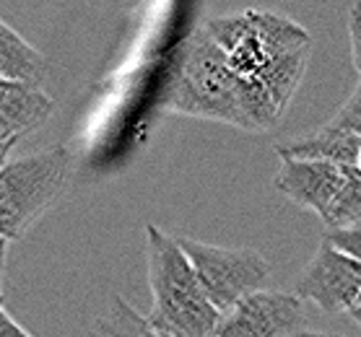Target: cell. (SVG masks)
Masks as SVG:
<instances>
[{
    "label": "cell",
    "instance_id": "cell-14",
    "mask_svg": "<svg viewBox=\"0 0 361 337\" xmlns=\"http://www.w3.org/2000/svg\"><path fill=\"white\" fill-rule=\"evenodd\" d=\"M330 127H336V130H345V132H353V135H361V81L359 86L353 89V94L348 96L343 107L338 109V115L330 120Z\"/></svg>",
    "mask_w": 361,
    "mask_h": 337
},
{
    "label": "cell",
    "instance_id": "cell-5",
    "mask_svg": "<svg viewBox=\"0 0 361 337\" xmlns=\"http://www.w3.org/2000/svg\"><path fill=\"white\" fill-rule=\"evenodd\" d=\"M177 244L219 314H226L250 293L263 291L271 278V262L257 249L216 247L185 236L177 239Z\"/></svg>",
    "mask_w": 361,
    "mask_h": 337
},
{
    "label": "cell",
    "instance_id": "cell-16",
    "mask_svg": "<svg viewBox=\"0 0 361 337\" xmlns=\"http://www.w3.org/2000/svg\"><path fill=\"white\" fill-rule=\"evenodd\" d=\"M348 37H351V60L361 78V3L351 6L348 11Z\"/></svg>",
    "mask_w": 361,
    "mask_h": 337
},
{
    "label": "cell",
    "instance_id": "cell-6",
    "mask_svg": "<svg viewBox=\"0 0 361 337\" xmlns=\"http://www.w3.org/2000/svg\"><path fill=\"white\" fill-rule=\"evenodd\" d=\"M304 319V301L294 291L263 288L221 314L216 337H294Z\"/></svg>",
    "mask_w": 361,
    "mask_h": 337
},
{
    "label": "cell",
    "instance_id": "cell-21",
    "mask_svg": "<svg viewBox=\"0 0 361 337\" xmlns=\"http://www.w3.org/2000/svg\"><path fill=\"white\" fill-rule=\"evenodd\" d=\"M13 146H16V143H0V164L6 161V156L11 153V148H13Z\"/></svg>",
    "mask_w": 361,
    "mask_h": 337
},
{
    "label": "cell",
    "instance_id": "cell-17",
    "mask_svg": "<svg viewBox=\"0 0 361 337\" xmlns=\"http://www.w3.org/2000/svg\"><path fill=\"white\" fill-rule=\"evenodd\" d=\"M0 337H32L21 324L11 319L8 312L3 309V304H0Z\"/></svg>",
    "mask_w": 361,
    "mask_h": 337
},
{
    "label": "cell",
    "instance_id": "cell-9",
    "mask_svg": "<svg viewBox=\"0 0 361 337\" xmlns=\"http://www.w3.org/2000/svg\"><path fill=\"white\" fill-rule=\"evenodd\" d=\"M52 109L55 101L42 89L0 81V143H16L37 130L49 120Z\"/></svg>",
    "mask_w": 361,
    "mask_h": 337
},
{
    "label": "cell",
    "instance_id": "cell-3",
    "mask_svg": "<svg viewBox=\"0 0 361 337\" xmlns=\"http://www.w3.org/2000/svg\"><path fill=\"white\" fill-rule=\"evenodd\" d=\"M203 26L224 52L231 73L245 81H257L276 60L312 44L302 24L276 11L247 8L211 16Z\"/></svg>",
    "mask_w": 361,
    "mask_h": 337
},
{
    "label": "cell",
    "instance_id": "cell-4",
    "mask_svg": "<svg viewBox=\"0 0 361 337\" xmlns=\"http://www.w3.org/2000/svg\"><path fill=\"white\" fill-rule=\"evenodd\" d=\"M73 172L68 148H49L39 153L0 164V236L18 241L29 234L37 218L60 198Z\"/></svg>",
    "mask_w": 361,
    "mask_h": 337
},
{
    "label": "cell",
    "instance_id": "cell-18",
    "mask_svg": "<svg viewBox=\"0 0 361 337\" xmlns=\"http://www.w3.org/2000/svg\"><path fill=\"white\" fill-rule=\"evenodd\" d=\"M294 337H343V335H338V332H317V329H302Z\"/></svg>",
    "mask_w": 361,
    "mask_h": 337
},
{
    "label": "cell",
    "instance_id": "cell-12",
    "mask_svg": "<svg viewBox=\"0 0 361 337\" xmlns=\"http://www.w3.org/2000/svg\"><path fill=\"white\" fill-rule=\"evenodd\" d=\"M86 337H151V327L125 298L115 296L109 306L91 322Z\"/></svg>",
    "mask_w": 361,
    "mask_h": 337
},
{
    "label": "cell",
    "instance_id": "cell-22",
    "mask_svg": "<svg viewBox=\"0 0 361 337\" xmlns=\"http://www.w3.org/2000/svg\"><path fill=\"white\" fill-rule=\"evenodd\" d=\"M353 172H359V174H361V153H359V161H356V169H353Z\"/></svg>",
    "mask_w": 361,
    "mask_h": 337
},
{
    "label": "cell",
    "instance_id": "cell-8",
    "mask_svg": "<svg viewBox=\"0 0 361 337\" xmlns=\"http://www.w3.org/2000/svg\"><path fill=\"white\" fill-rule=\"evenodd\" d=\"M348 169L322 161H281V169L276 174V189L286 195L299 208H307L322 218L343 189Z\"/></svg>",
    "mask_w": 361,
    "mask_h": 337
},
{
    "label": "cell",
    "instance_id": "cell-19",
    "mask_svg": "<svg viewBox=\"0 0 361 337\" xmlns=\"http://www.w3.org/2000/svg\"><path fill=\"white\" fill-rule=\"evenodd\" d=\"M348 317H351V319L361 327V293H359V298H356V304L348 309Z\"/></svg>",
    "mask_w": 361,
    "mask_h": 337
},
{
    "label": "cell",
    "instance_id": "cell-10",
    "mask_svg": "<svg viewBox=\"0 0 361 337\" xmlns=\"http://www.w3.org/2000/svg\"><path fill=\"white\" fill-rule=\"evenodd\" d=\"M273 151L281 161H322V164L356 169L361 153V135L336 130V127L325 125L322 130L312 132V135H304L296 140H281Z\"/></svg>",
    "mask_w": 361,
    "mask_h": 337
},
{
    "label": "cell",
    "instance_id": "cell-11",
    "mask_svg": "<svg viewBox=\"0 0 361 337\" xmlns=\"http://www.w3.org/2000/svg\"><path fill=\"white\" fill-rule=\"evenodd\" d=\"M47 60L29 42L0 18V81L26 83L42 89L47 78Z\"/></svg>",
    "mask_w": 361,
    "mask_h": 337
},
{
    "label": "cell",
    "instance_id": "cell-23",
    "mask_svg": "<svg viewBox=\"0 0 361 337\" xmlns=\"http://www.w3.org/2000/svg\"><path fill=\"white\" fill-rule=\"evenodd\" d=\"M151 337H161V335H157V332H154V329H151Z\"/></svg>",
    "mask_w": 361,
    "mask_h": 337
},
{
    "label": "cell",
    "instance_id": "cell-15",
    "mask_svg": "<svg viewBox=\"0 0 361 337\" xmlns=\"http://www.w3.org/2000/svg\"><path fill=\"white\" fill-rule=\"evenodd\" d=\"M322 241H328L330 247L348 255L351 260L361 265V223L359 226H351V229H341V231H325Z\"/></svg>",
    "mask_w": 361,
    "mask_h": 337
},
{
    "label": "cell",
    "instance_id": "cell-24",
    "mask_svg": "<svg viewBox=\"0 0 361 337\" xmlns=\"http://www.w3.org/2000/svg\"><path fill=\"white\" fill-rule=\"evenodd\" d=\"M0 304H3V293H0Z\"/></svg>",
    "mask_w": 361,
    "mask_h": 337
},
{
    "label": "cell",
    "instance_id": "cell-2",
    "mask_svg": "<svg viewBox=\"0 0 361 337\" xmlns=\"http://www.w3.org/2000/svg\"><path fill=\"white\" fill-rule=\"evenodd\" d=\"M242 86L245 81L231 73L224 52L200 24L192 29L180 55V65L166 96V112L247 130Z\"/></svg>",
    "mask_w": 361,
    "mask_h": 337
},
{
    "label": "cell",
    "instance_id": "cell-13",
    "mask_svg": "<svg viewBox=\"0 0 361 337\" xmlns=\"http://www.w3.org/2000/svg\"><path fill=\"white\" fill-rule=\"evenodd\" d=\"M322 223L328 231H341L351 229L361 223V174L348 169L343 189L338 192V198L333 200V205L328 208V213L322 215Z\"/></svg>",
    "mask_w": 361,
    "mask_h": 337
},
{
    "label": "cell",
    "instance_id": "cell-7",
    "mask_svg": "<svg viewBox=\"0 0 361 337\" xmlns=\"http://www.w3.org/2000/svg\"><path fill=\"white\" fill-rule=\"evenodd\" d=\"M294 293L325 314H348L361 293V265L320 241V249L296 280Z\"/></svg>",
    "mask_w": 361,
    "mask_h": 337
},
{
    "label": "cell",
    "instance_id": "cell-20",
    "mask_svg": "<svg viewBox=\"0 0 361 337\" xmlns=\"http://www.w3.org/2000/svg\"><path fill=\"white\" fill-rule=\"evenodd\" d=\"M6 249H8V241L0 236V286H3V267H6Z\"/></svg>",
    "mask_w": 361,
    "mask_h": 337
},
{
    "label": "cell",
    "instance_id": "cell-1",
    "mask_svg": "<svg viewBox=\"0 0 361 337\" xmlns=\"http://www.w3.org/2000/svg\"><path fill=\"white\" fill-rule=\"evenodd\" d=\"M146 262L151 312L146 322L161 337H216L221 314L208 301L177 239L146 223Z\"/></svg>",
    "mask_w": 361,
    "mask_h": 337
}]
</instances>
